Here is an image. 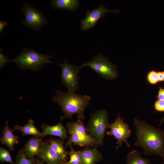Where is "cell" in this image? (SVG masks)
<instances>
[{"instance_id": "6da1fadb", "label": "cell", "mask_w": 164, "mask_h": 164, "mask_svg": "<svg viewBox=\"0 0 164 164\" xmlns=\"http://www.w3.org/2000/svg\"><path fill=\"white\" fill-rule=\"evenodd\" d=\"M134 123L137 137L134 145L141 147L145 155H159L164 159V131L136 118Z\"/></svg>"}, {"instance_id": "7a4b0ae2", "label": "cell", "mask_w": 164, "mask_h": 164, "mask_svg": "<svg viewBox=\"0 0 164 164\" xmlns=\"http://www.w3.org/2000/svg\"><path fill=\"white\" fill-rule=\"evenodd\" d=\"M91 100L90 96L77 94L75 92L69 91L64 92L57 90L52 97L53 102L61 107L64 117L71 119L76 114L79 119L84 120V112Z\"/></svg>"}, {"instance_id": "3957f363", "label": "cell", "mask_w": 164, "mask_h": 164, "mask_svg": "<svg viewBox=\"0 0 164 164\" xmlns=\"http://www.w3.org/2000/svg\"><path fill=\"white\" fill-rule=\"evenodd\" d=\"M53 56L41 54L32 49H24L11 61L15 63L21 70L36 71L46 63H53L50 60Z\"/></svg>"}, {"instance_id": "277c9868", "label": "cell", "mask_w": 164, "mask_h": 164, "mask_svg": "<svg viewBox=\"0 0 164 164\" xmlns=\"http://www.w3.org/2000/svg\"><path fill=\"white\" fill-rule=\"evenodd\" d=\"M109 125L107 111L99 110L91 114L86 128L87 131L101 145Z\"/></svg>"}, {"instance_id": "5b68a950", "label": "cell", "mask_w": 164, "mask_h": 164, "mask_svg": "<svg viewBox=\"0 0 164 164\" xmlns=\"http://www.w3.org/2000/svg\"><path fill=\"white\" fill-rule=\"evenodd\" d=\"M80 69L87 67L105 78L113 80L118 76L116 66L111 63L102 55L94 56L93 59L79 66Z\"/></svg>"}, {"instance_id": "8992f818", "label": "cell", "mask_w": 164, "mask_h": 164, "mask_svg": "<svg viewBox=\"0 0 164 164\" xmlns=\"http://www.w3.org/2000/svg\"><path fill=\"white\" fill-rule=\"evenodd\" d=\"M58 64L61 67L60 77L62 83L68 91L74 92L78 91L80 66L73 64L67 60H64L63 63H58Z\"/></svg>"}, {"instance_id": "52a82bcc", "label": "cell", "mask_w": 164, "mask_h": 164, "mask_svg": "<svg viewBox=\"0 0 164 164\" xmlns=\"http://www.w3.org/2000/svg\"><path fill=\"white\" fill-rule=\"evenodd\" d=\"M124 118L118 115L115 120L112 123L109 124L108 128L110 131L107 132L106 134L113 136L117 140L118 145L117 149L122 147V142H124L129 147L130 145L127 141L128 138L131 134L128 124L124 121Z\"/></svg>"}, {"instance_id": "ba28073f", "label": "cell", "mask_w": 164, "mask_h": 164, "mask_svg": "<svg viewBox=\"0 0 164 164\" xmlns=\"http://www.w3.org/2000/svg\"><path fill=\"white\" fill-rule=\"evenodd\" d=\"M22 12L24 16V20L22 22L24 25L38 30L47 23L43 14L27 3L24 4Z\"/></svg>"}, {"instance_id": "9c48e42d", "label": "cell", "mask_w": 164, "mask_h": 164, "mask_svg": "<svg viewBox=\"0 0 164 164\" xmlns=\"http://www.w3.org/2000/svg\"><path fill=\"white\" fill-rule=\"evenodd\" d=\"M119 12V10L117 9H108L102 4L92 10H87L85 17L80 21L82 29L85 30L92 28L97 24L100 19L105 17L107 12H112L118 14Z\"/></svg>"}, {"instance_id": "30bf717a", "label": "cell", "mask_w": 164, "mask_h": 164, "mask_svg": "<svg viewBox=\"0 0 164 164\" xmlns=\"http://www.w3.org/2000/svg\"><path fill=\"white\" fill-rule=\"evenodd\" d=\"M37 158L47 164H66L65 161L51 147L48 141H43Z\"/></svg>"}, {"instance_id": "8fae6325", "label": "cell", "mask_w": 164, "mask_h": 164, "mask_svg": "<svg viewBox=\"0 0 164 164\" xmlns=\"http://www.w3.org/2000/svg\"><path fill=\"white\" fill-rule=\"evenodd\" d=\"M71 135L66 143V146L73 145L80 147H93L100 145L95 138L89 134L77 132H69Z\"/></svg>"}, {"instance_id": "7c38bea8", "label": "cell", "mask_w": 164, "mask_h": 164, "mask_svg": "<svg viewBox=\"0 0 164 164\" xmlns=\"http://www.w3.org/2000/svg\"><path fill=\"white\" fill-rule=\"evenodd\" d=\"M97 145L93 148L85 147L79 150L82 164H96L102 160L103 156L97 150Z\"/></svg>"}, {"instance_id": "4fadbf2b", "label": "cell", "mask_w": 164, "mask_h": 164, "mask_svg": "<svg viewBox=\"0 0 164 164\" xmlns=\"http://www.w3.org/2000/svg\"><path fill=\"white\" fill-rule=\"evenodd\" d=\"M63 118V117H62L60 121L56 125H50L45 124L41 126V137L43 138L46 135H49L59 137L62 140L66 138L68 136L67 130L62 124Z\"/></svg>"}, {"instance_id": "5bb4252c", "label": "cell", "mask_w": 164, "mask_h": 164, "mask_svg": "<svg viewBox=\"0 0 164 164\" xmlns=\"http://www.w3.org/2000/svg\"><path fill=\"white\" fill-rule=\"evenodd\" d=\"M41 137L34 136L30 138L23 148L26 156L35 160V156L38 154L43 141Z\"/></svg>"}, {"instance_id": "9a60e30c", "label": "cell", "mask_w": 164, "mask_h": 164, "mask_svg": "<svg viewBox=\"0 0 164 164\" xmlns=\"http://www.w3.org/2000/svg\"><path fill=\"white\" fill-rule=\"evenodd\" d=\"M14 130V128H10L8 122L6 121L2 130L3 136L0 138L2 143L5 145L11 151L14 150L15 145L19 143V137L13 133Z\"/></svg>"}, {"instance_id": "2e32d148", "label": "cell", "mask_w": 164, "mask_h": 164, "mask_svg": "<svg viewBox=\"0 0 164 164\" xmlns=\"http://www.w3.org/2000/svg\"><path fill=\"white\" fill-rule=\"evenodd\" d=\"M79 1L78 0H53L50 3L54 9L74 11L79 7Z\"/></svg>"}, {"instance_id": "e0dca14e", "label": "cell", "mask_w": 164, "mask_h": 164, "mask_svg": "<svg viewBox=\"0 0 164 164\" xmlns=\"http://www.w3.org/2000/svg\"><path fill=\"white\" fill-rule=\"evenodd\" d=\"M14 129L15 130L21 131L23 136L26 135H32L35 136L42 137V132L34 125V121L32 119L29 120L28 122L24 126L19 125H15Z\"/></svg>"}, {"instance_id": "ac0fdd59", "label": "cell", "mask_w": 164, "mask_h": 164, "mask_svg": "<svg viewBox=\"0 0 164 164\" xmlns=\"http://www.w3.org/2000/svg\"><path fill=\"white\" fill-rule=\"evenodd\" d=\"M51 148L59 154L65 161H67L68 152L63 147V143L60 139H55L50 138L48 141Z\"/></svg>"}, {"instance_id": "d6986e66", "label": "cell", "mask_w": 164, "mask_h": 164, "mask_svg": "<svg viewBox=\"0 0 164 164\" xmlns=\"http://www.w3.org/2000/svg\"><path fill=\"white\" fill-rule=\"evenodd\" d=\"M126 158V164H150V160L141 157L140 152L136 150L130 152Z\"/></svg>"}, {"instance_id": "ffe728a7", "label": "cell", "mask_w": 164, "mask_h": 164, "mask_svg": "<svg viewBox=\"0 0 164 164\" xmlns=\"http://www.w3.org/2000/svg\"><path fill=\"white\" fill-rule=\"evenodd\" d=\"M15 164H34V160L26 156L22 148L20 149L16 155Z\"/></svg>"}, {"instance_id": "44dd1931", "label": "cell", "mask_w": 164, "mask_h": 164, "mask_svg": "<svg viewBox=\"0 0 164 164\" xmlns=\"http://www.w3.org/2000/svg\"><path fill=\"white\" fill-rule=\"evenodd\" d=\"M68 154L70 156V159L66 162V164H82L79 151H75L71 146H70V150L68 152Z\"/></svg>"}, {"instance_id": "7402d4cb", "label": "cell", "mask_w": 164, "mask_h": 164, "mask_svg": "<svg viewBox=\"0 0 164 164\" xmlns=\"http://www.w3.org/2000/svg\"><path fill=\"white\" fill-rule=\"evenodd\" d=\"M146 79L148 83L152 85H156L159 82L157 71L154 70H151L147 73Z\"/></svg>"}, {"instance_id": "603a6c76", "label": "cell", "mask_w": 164, "mask_h": 164, "mask_svg": "<svg viewBox=\"0 0 164 164\" xmlns=\"http://www.w3.org/2000/svg\"><path fill=\"white\" fill-rule=\"evenodd\" d=\"M0 161L2 162H6L11 164H15L12 159L9 151L2 147L0 148Z\"/></svg>"}, {"instance_id": "cb8c5ba5", "label": "cell", "mask_w": 164, "mask_h": 164, "mask_svg": "<svg viewBox=\"0 0 164 164\" xmlns=\"http://www.w3.org/2000/svg\"><path fill=\"white\" fill-rule=\"evenodd\" d=\"M154 111L158 112H164V101L157 100L154 104Z\"/></svg>"}, {"instance_id": "d4e9b609", "label": "cell", "mask_w": 164, "mask_h": 164, "mask_svg": "<svg viewBox=\"0 0 164 164\" xmlns=\"http://www.w3.org/2000/svg\"><path fill=\"white\" fill-rule=\"evenodd\" d=\"M2 49L1 48L0 51V69L7 63L11 61L6 55H3L2 53Z\"/></svg>"}, {"instance_id": "484cf974", "label": "cell", "mask_w": 164, "mask_h": 164, "mask_svg": "<svg viewBox=\"0 0 164 164\" xmlns=\"http://www.w3.org/2000/svg\"><path fill=\"white\" fill-rule=\"evenodd\" d=\"M156 97L157 100L164 101V88L159 87Z\"/></svg>"}, {"instance_id": "4316f807", "label": "cell", "mask_w": 164, "mask_h": 164, "mask_svg": "<svg viewBox=\"0 0 164 164\" xmlns=\"http://www.w3.org/2000/svg\"><path fill=\"white\" fill-rule=\"evenodd\" d=\"M157 73L159 82L164 81V73L163 71H157Z\"/></svg>"}, {"instance_id": "83f0119b", "label": "cell", "mask_w": 164, "mask_h": 164, "mask_svg": "<svg viewBox=\"0 0 164 164\" xmlns=\"http://www.w3.org/2000/svg\"><path fill=\"white\" fill-rule=\"evenodd\" d=\"M7 25V22L0 19V33L3 30L5 26Z\"/></svg>"}, {"instance_id": "f1b7e54d", "label": "cell", "mask_w": 164, "mask_h": 164, "mask_svg": "<svg viewBox=\"0 0 164 164\" xmlns=\"http://www.w3.org/2000/svg\"><path fill=\"white\" fill-rule=\"evenodd\" d=\"M34 164H47L42 161L39 159L37 158L34 160Z\"/></svg>"}, {"instance_id": "f546056e", "label": "cell", "mask_w": 164, "mask_h": 164, "mask_svg": "<svg viewBox=\"0 0 164 164\" xmlns=\"http://www.w3.org/2000/svg\"><path fill=\"white\" fill-rule=\"evenodd\" d=\"M159 126H160L163 123H164V117L160 121Z\"/></svg>"}, {"instance_id": "4dcf8cb0", "label": "cell", "mask_w": 164, "mask_h": 164, "mask_svg": "<svg viewBox=\"0 0 164 164\" xmlns=\"http://www.w3.org/2000/svg\"><path fill=\"white\" fill-rule=\"evenodd\" d=\"M163 164H164V163H163Z\"/></svg>"}, {"instance_id": "1f68e13d", "label": "cell", "mask_w": 164, "mask_h": 164, "mask_svg": "<svg viewBox=\"0 0 164 164\" xmlns=\"http://www.w3.org/2000/svg\"><path fill=\"white\" fill-rule=\"evenodd\" d=\"M164 73V71H163Z\"/></svg>"}]
</instances>
